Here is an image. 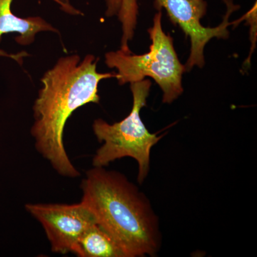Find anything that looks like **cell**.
Listing matches in <instances>:
<instances>
[{"mask_svg": "<svg viewBox=\"0 0 257 257\" xmlns=\"http://www.w3.org/2000/svg\"><path fill=\"white\" fill-rule=\"evenodd\" d=\"M226 5V13L222 23L216 28L203 26L201 20L206 15L207 3L205 0H155V8L157 10H165L171 22L178 25L186 37L191 41L190 55L186 63V71L193 67L202 68L205 64L204 47L211 39H226L229 37L228 28L231 14L239 9V6L233 4L232 0H224Z\"/></svg>", "mask_w": 257, "mask_h": 257, "instance_id": "obj_5", "label": "cell"}, {"mask_svg": "<svg viewBox=\"0 0 257 257\" xmlns=\"http://www.w3.org/2000/svg\"><path fill=\"white\" fill-rule=\"evenodd\" d=\"M25 209L35 217L46 233L53 252L67 253L83 233L97 223L95 214L87 204H28Z\"/></svg>", "mask_w": 257, "mask_h": 257, "instance_id": "obj_6", "label": "cell"}, {"mask_svg": "<svg viewBox=\"0 0 257 257\" xmlns=\"http://www.w3.org/2000/svg\"><path fill=\"white\" fill-rule=\"evenodd\" d=\"M162 18V10H158L148 30L152 44L147 53L138 55L121 50L109 52L105 55V63L117 70L116 78L120 85L151 77L163 92L162 101L171 104L183 93L182 75L186 69L179 60L173 39L163 31Z\"/></svg>", "mask_w": 257, "mask_h": 257, "instance_id": "obj_3", "label": "cell"}, {"mask_svg": "<svg viewBox=\"0 0 257 257\" xmlns=\"http://www.w3.org/2000/svg\"><path fill=\"white\" fill-rule=\"evenodd\" d=\"M60 5L61 9L72 15H81L82 13L71 5L69 0H53ZM13 0H0V41L5 34L16 32L19 36L15 41L21 45H30L35 41L37 33L41 32H52L59 33L58 30L40 17L21 18L12 12ZM27 52L18 54H8L0 50V57H10L22 64L23 59L28 56Z\"/></svg>", "mask_w": 257, "mask_h": 257, "instance_id": "obj_7", "label": "cell"}, {"mask_svg": "<svg viewBox=\"0 0 257 257\" xmlns=\"http://www.w3.org/2000/svg\"><path fill=\"white\" fill-rule=\"evenodd\" d=\"M152 82L149 79L131 83L133 105L131 112L124 119L110 124L101 119H96L93 131L102 146L93 157V167H104L116 160L131 157L138 162V181L145 182L150 170L152 147L164 135L150 133L141 119L140 112L147 106Z\"/></svg>", "mask_w": 257, "mask_h": 257, "instance_id": "obj_4", "label": "cell"}, {"mask_svg": "<svg viewBox=\"0 0 257 257\" xmlns=\"http://www.w3.org/2000/svg\"><path fill=\"white\" fill-rule=\"evenodd\" d=\"M72 253L79 257H128L121 245L98 222L83 233Z\"/></svg>", "mask_w": 257, "mask_h": 257, "instance_id": "obj_8", "label": "cell"}, {"mask_svg": "<svg viewBox=\"0 0 257 257\" xmlns=\"http://www.w3.org/2000/svg\"><path fill=\"white\" fill-rule=\"evenodd\" d=\"M97 62L92 55L82 61L77 55L61 57L42 77V87L34 104L35 121L31 134L35 148L63 177L75 178L80 175L64 148L63 135L67 119L81 106L99 104V83L116 77L114 74L98 72Z\"/></svg>", "mask_w": 257, "mask_h": 257, "instance_id": "obj_1", "label": "cell"}, {"mask_svg": "<svg viewBox=\"0 0 257 257\" xmlns=\"http://www.w3.org/2000/svg\"><path fill=\"white\" fill-rule=\"evenodd\" d=\"M82 202L128 257L156 256L162 244L158 216L144 193L119 172L94 167L81 184Z\"/></svg>", "mask_w": 257, "mask_h": 257, "instance_id": "obj_2", "label": "cell"}, {"mask_svg": "<svg viewBox=\"0 0 257 257\" xmlns=\"http://www.w3.org/2000/svg\"><path fill=\"white\" fill-rule=\"evenodd\" d=\"M105 3L106 16L108 18L116 16L121 25L122 37L120 50L130 52L128 42L131 41L135 36V32L138 24V0H105Z\"/></svg>", "mask_w": 257, "mask_h": 257, "instance_id": "obj_9", "label": "cell"}, {"mask_svg": "<svg viewBox=\"0 0 257 257\" xmlns=\"http://www.w3.org/2000/svg\"><path fill=\"white\" fill-rule=\"evenodd\" d=\"M245 20L250 25V40L251 42V48L250 51V55L248 56L246 62L249 64L250 60H251V55L253 54L255 47H256V3L252 7L251 10L243 15L242 18L240 19L239 21L234 22V24L239 23L241 20Z\"/></svg>", "mask_w": 257, "mask_h": 257, "instance_id": "obj_10", "label": "cell"}]
</instances>
